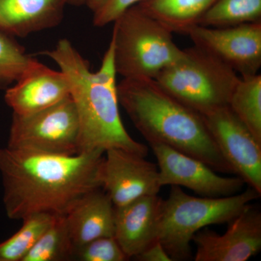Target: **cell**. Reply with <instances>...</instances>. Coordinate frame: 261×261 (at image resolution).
I'll list each match as a JSON object with an SVG mask.
<instances>
[{"label": "cell", "instance_id": "8992f818", "mask_svg": "<svg viewBox=\"0 0 261 261\" xmlns=\"http://www.w3.org/2000/svg\"><path fill=\"white\" fill-rule=\"evenodd\" d=\"M240 76L224 62L194 45L154 80L173 97L202 116L228 106Z\"/></svg>", "mask_w": 261, "mask_h": 261}, {"label": "cell", "instance_id": "4fadbf2b", "mask_svg": "<svg viewBox=\"0 0 261 261\" xmlns=\"http://www.w3.org/2000/svg\"><path fill=\"white\" fill-rule=\"evenodd\" d=\"M163 202L158 195H149L115 207L114 237L128 259L159 241Z\"/></svg>", "mask_w": 261, "mask_h": 261}, {"label": "cell", "instance_id": "e0dca14e", "mask_svg": "<svg viewBox=\"0 0 261 261\" xmlns=\"http://www.w3.org/2000/svg\"><path fill=\"white\" fill-rule=\"evenodd\" d=\"M216 0H140L139 10L157 20L169 32L187 34Z\"/></svg>", "mask_w": 261, "mask_h": 261}, {"label": "cell", "instance_id": "9c48e42d", "mask_svg": "<svg viewBox=\"0 0 261 261\" xmlns=\"http://www.w3.org/2000/svg\"><path fill=\"white\" fill-rule=\"evenodd\" d=\"M187 35L194 45L224 62L240 77L258 73L261 67V22L225 27L197 25Z\"/></svg>", "mask_w": 261, "mask_h": 261}, {"label": "cell", "instance_id": "484cf974", "mask_svg": "<svg viewBox=\"0 0 261 261\" xmlns=\"http://www.w3.org/2000/svg\"><path fill=\"white\" fill-rule=\"evenodd\" d=\"M108 1V0H87L86 5L94 13L97 12L98 10L100 9Z\"/></svg>", "mask_w": 261, "mask_h": 261}, {"label": "cell", "instance_id": "7a4b0ae2", "mask_svg": "<svg viewBox=\"0 0 261 261\" xmlns=\"http://www.w3.org/2000/svg\"><path fill=\"white\" fill-rule=\"evenodd\" d=\"M42 55L56 62L69 82L80 121V153L118 148L147 155L148 147L134 140L121 121L112 39L100 68L94 73L68 39H61L54 49Z\"/></svg>", "mask_w": 261, "mask_h": 261}, {"label": "cell", "instance_id": "ac0fdd59", "mask_svg": "<svg viewBox=\"0 0 261 261\" xmlns=\"http://www.w3.org/2000/svg\"><path fill=\"white\" fill-rule=\"evenodd\" d=\"M74 249L66 216L55 215L51 224L22 261L73 260Z\"/></svg>", "mask_w": 261, "mask_h": 261}, {"label": "cell", "instance_id": "30bf717a", "mask_svg": "<svg viewBox=\"0 0 261 261\" xmlns=\"http://www.w3.org/2000/svg\"><path fill=\"white\" fill-rule=\"evenodd\" d=\"M150 147L159 165L161 187H183L205 197H228L243 190L245 181L238 176H220L200 160L168 146L152 144Z\"/></svg>", "mask_w": 261, "mask_h": 261}, {"label": "cell", "instance_id": "2e32d148", "mask_svg": "<svg viewBox=\"0 0 261 261\" xmlns=\"http://www.w3.org/2000/svg\"><path fill=\"white\" fill-rule=\"evenodd\" d=\"M65 216L75 247L95 239L114 236L115 206L101 188L84 195Z\"/></svg>", "mask_w": 261, "mask_h": 261}, {"label": "cell", "instance_id": "52a82bcc", "mask_svg": "<svg viewBox=\"0 0 261 261\" xmlns=\"http://www.w3.org/2000/svg\"><path fill=\"white\" fill-rule=\"evenodd\" d=\"M7 147L56 155L80 154V121L70 95L29 116L13 113Z\"/></svg>", "mask_w": 261, "mask_h": 261}, {"label": "cell", "instance_id": "7c38bea8", "mask_svg": "<svg viewBox=\"0 0 261 261\" xmlns=\"http://www.w3.org/2000/svg\"><path fill=\"white\" fill-rule=\"evenodd\" d=\"M223 234L203 228L194 235L195 261H247L261 249V212L258 206L247 205L228 222Z\"/></svg>", "mask_w": 261, "mask_h": 261}, {"label": "cell", "instance_id": "44dd1931", "mask_svg": "<svg viewBox=\"0 0 261 261\" xmlns=\"http://www.w3.org/2000/svg\"><path fill=\"white\" fill-rule=\"evenodd\" d=\"M55 215L38 214L23 219L20 229L0 243V261H22L39 237L47 229Z\"/></svg>", "mask_w": 261, "mask_h": 261}, {"label": "cell", "instance_id": "7402d4cb", "mask_svg": "<svg viewBox=\"0 0 261 261\" xmlns=\"http://www.w3.org/2000/svg\"><path fill=\"white\" fill-rule=\"evenodd\" d=\"M37 61L14 37L0 32V88L16 82Z\"/></svg>", "mask_w": 261, "mask_h": 261}, {"label": "cell", "instance_id": "603a6c76", "mask_svg": "<svg viewBox=\"0 0 261 261\" xmlns=\"http://www.w3.org/2000/svg\"><path fill=\"white\" fill-rule=\"evenodd\" d=\"M129 260L114 236L102 237L75 247L73 260L126 261Z\"/></svg>", "mask_w": 261, "mask_h": 261}, {"label": "cell", "instance_id": "9a60e30c", "mask_svg": "<svg viewBox=\"0 0 261 261\" xmlns=\"http://www.w3.org/2000/svg\"><path fill=\"white\" fill-rule=\"evenodd\" d=\"M68 0H0V32L13 37L54 28L64 17Z\"/></svg>", "mask_w": 261, "mask_h": 261}, {"label": "cell", "instance_id": "d4e9b609", "mask_svg": "<svg viewBox=\"0 0 261 261\" xmlns=\"http://www.w3.org/2000/svg\"><path fill=\"white\" fill-rule=\"evenodd\" d=\"M134 258L140 261H172L160 241L147 247Z\"/></svg>", "mask_w": 261, "mask_h": 261}, {"label": "cell", "instance_id": "cb8c5ba5", "mask_svg": "<svg viewBox=\"0 0 261 261\" xmlns=\"http://www.w3.org/2000/svg\"><path fill=\"white\" fill-rule=\"evenodd\" d=\"M140 0H108L100 9L94 13V27H103L113 23L118 17Z\"/></svg>", "mask_w": 261, "mask_h": 261}, {"label": "cell", "instance_id": "5b68a950", "mask_svg": "<svg viewBox=\"0 0 261 261\" xmlns=\"http://www.w3.org/2000/svg\"><path fill=\"white\" fill-rule=\"evenodd\" d=\"M117 74L123 79H154L181 58L173 34L157 20L130 7L113 22Z\"/></svg>", "mask_w": 261, "mask_h": 261}, {"label": "cell", "instance_id": "3957f363", "mask_svg": "<svg viewBox=\"0 0 261 261\" xmlns=\"http://www.w3.org/2000/svg\"><path fill=\"white\" fill-rule=\"evenodd\" d=\"M118 102L149 145L161 144L200 160L216 172L234 174L220 152L203 117L153 79H123Z\"/></svg>", "mask_w": 261, "mask_h": 261}, {"label": "cell", "instance_id": "4316f807", "mask_svg": "<svg viewBox=\"0 0 261 261\" xmlns=\"http://www.w3.org/2000/svg\"><path fill=\"white\" fill-rule=\"evenodd\" d=\"M87 0H68V4L74 5V6H82L86 5Z\"/></svg>", "mask_w": 261, "mask_h": 261}, {"label": "cell", "instance_id": "277c9868", "mask_svg": "<svg viewBox=\"0 0 261 261\" xmlns=\"http://www.w3.org/2000/svg\"><path fill=\"white\" fill-rule=\"evenodd\" d=\"M260 195L248 186L228 197H195L181 187L171 186L163 202L160 243L172 261L192 260L191 243L197 231L210 225L229 222Z\"/></svg>", "mask_w": 261, "mask_h": 261}, {"label": "cell", "instance_id": "5bb4252c", "mask_svg": "<svg viewBox=\"0 0 261 261\" xmlns=\"http://www.w3.org/2000/svg\"><path fill=\"white\" fill-rule=\"evenodd\" d=\"M70 84L64 73L36 62L11 88L5 100L19 116H29L51 107L69 97Z\"/></svg>", "mask_w": 261, "mask_h": 261}, {"label": "cell", "instance_id": "d6986e66", "mask_svg": "<svg viewBox=\"0 0 261 261\" xmlns=\"http://www.w3.org/2000/svg\"><path fill=\"white\" fill-rule=\"evenodd\" d=\"M228 106L261 142V75L240 77Z\"/></svg>", "mask_w": 261, "mask_h": 261}, {"label": "cell", "instance_id": "8fae6325", "mask_svg": "<svg viewBox=\"0 0 261 261\" xmlns=\"http://www.w3.org/2000/svg\"><path fill=\"white\" fill-rule=\"evenodd\" d=\"M105 153L99 171L101 189L115 207L159 194L162 187L155 164L124 149H110Z\"/></svg>", "mask_w": 261, "mask_h": 261}, {"label": "cell", "instance_id": "6da1fadb", "mask_svg": "<svg viewBox=\"0 0 261 261\" xmlns=\"http://www.w3.org/2000/svg\"><path fill=\"white\" fill-rule=\"evenodd\" d=\"M104 151L56 155L0 148L3 203L10 219L66 215L88 192L101 188Z\"/></svg>", "mask_w": 261, "mask_h": 261}, {"label": "cell", "instance_id": "ba28073f", "mask_svg": "<svg viewBox=\"0 0 261 261\" xmlns=\"http://www.w3.org/2000/svg\"><path fill=\"white\" fill-rule=\"evenodd\" d=\"M202 117L220 152L233 173L261 195V142L228 106Z\"/></svg>", "mask_w": 261, "mask_h": 261}, {"label": "cell", "instance_id": "ffe728a7", "mask_svg": "<svg viewBox=\"0 0 261 261\" xmlns=\"http://www.w3.org/2000/svg\"><path fill=\"white\" fill-rule=\"evenodd\" d=\"M261 22V0H216L199 25L225 27Z\"/></svg>", "mask_w": 261, "mask_h": 261}]
</instances>
